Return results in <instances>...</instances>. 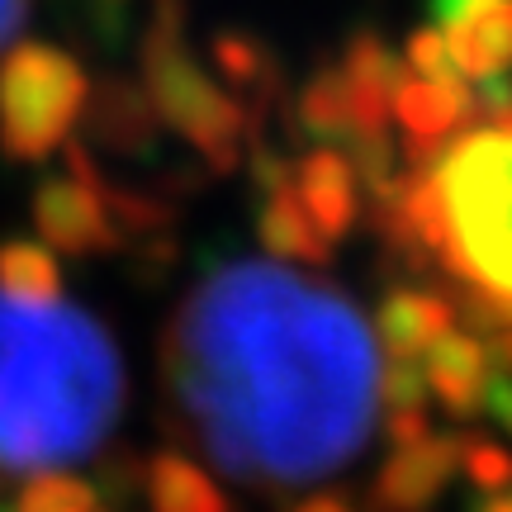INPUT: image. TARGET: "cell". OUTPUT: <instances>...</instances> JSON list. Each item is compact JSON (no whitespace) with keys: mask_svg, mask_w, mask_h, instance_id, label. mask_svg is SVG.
<instances>
[{"mask_svg":"<svg viewBox=\"0 0 512 512\" xmlns=\"http://www.w3.org/2000/svg\"><path fill=\"white\" fill-rule=\"evenodd\" d=\"M252 171H256V190H261V204H256V238H261L266 256H271V261H285V266H328L332 242L313 228L309 214L294 200L290 162L256 143Z\"/></svg>","mask_w":512,"mask_h":512,"instance_id":"8","label":"cell"},{"mask_svg":"<svg viewBox=\"0 0 512 512\" xmlns=\"http://www.w3.org/2000/svg\"><path fill=\"white\" fill-rule=\"evenodd\" d=\"M91 76L67 48L19 38L0 57V152L10 162H48L72 143Z\"/></svg>","mask_w":512,"mask_h":512,"instance_id":"5","label":"cell"},{"mask_svg":"<svg viewBox=\"0 0 512 512\" xmlns=\"http://www.w3.org/2000/svg\"><path fill=\"white\" fill-rule=\"evenodd\" d=\"M294 512H356V508H351L342 494H313V498H304Z\"/></svg>","mask_w":512,"mask_h":512,"instance_id":"24","label":"cell"},{"mask_svg":"<svg viewBox=\"0 0 512 512\" xmlns=\"http://www.w3.org/2000/svg\"><path fill=\"white\" fill-rule=\"evenodd\" d=\"M138 81L152 110L214 176L238 171L256 147V119L185 43L181 0L147 5V34L138 43Z\"/></svg>","mask_w":512,"mask_h":512,"instance_id":"4","label":"cell"},{"mask_svg":"<svg viewBox=\"0 0 512 512\" xmlns=\"http://www.w3.org/2000/svg\"><path fill=\"white\" fill-rule=\"evenodd\" d=\"M124 361L105 323L62 299L0 294V470H62L110 437Z\"/></svg>","mask_w":512,"mask_h":512,"instance_id":"2","label":"cell"},{"mask_svg":"<svg viewBox=\"0 0 512 512\" xmlns=\"http://www.w3.org/2000/svg\"><path fill=\"white\" fill-rule=\"evenodd\" d=\"M147 508L152 512H228L219 484L190 456L166 451L147 465Z\"/></svg>","mask_w":512,"mask_h":512,"instance_id":"16","label":"cell"},{"mask_svg":"<svg viewBox=\"0 0 512 512\" xmlns=\"http://www.w3.org/2000/svg\"><path fill=\"white\" fill-rule=\"evenodd\" d=\"M29 19V0H0V48H10Z\"/></svg>","mask_w":512,"mask_h":512,"instance_id":"23","label":"cell"},{"mask_svg":"<svg viewBox=\"0 0 512 512\" xmlns=\"http://www.w3.org/2000/svg\"><path fill=\"white\" fill-rule=\"evenodd\" d=\"M470 512H512V484L508 489H494V494H479Z\"/></svg>","mask_w":512,"mask_h":512,"instance_id":"25","label":"cell"},{"mask_svg":"<svg viewBox=\"0 0 512 512\" xmlns=\"http://www.w3.org/2000/svg\"><path fill=\"white\" fill-rule=\"evenodd\" d=\"M375 219L408 261H432L456 280V318H512V114L465 124L427 162L408 166Z\"/></svg>","mask_w":512,"mask_h":512,"instance_id":"3","label":"cell"},{"mask_svg":"<svg viewBox=\"0 0 512 512\" xmlns=\"http://www.w3.org/2000/svg\"><path fill=\"white\" fill-rule=\"evenodd\" d=\"M166 389L223 475L261 489L328 479L380 427L384 351L356 299L285 261H223L166 328Z\"/></svg>","mask_w":512,"mask_h":512,"instance_id":"1","label":"cell"},{"mask_svg":"<svg viewBox=\"0 0 512 512\" xmlns=\"http://www.w3.org/2000/svg\"><path fill=\"white\" fill-rule=\"evenodd\" d=\"M432 29L446 38L465 86L512 72V0H432Z\"/></svg>","mask_w":512,"mask_h":512,"instance_id":"7","label":"cell"},{"mask_svg":"<svg viewBox=\"0 0 512 512\" xmlns=\"http://www.w3.org/2000/svg\"><path fill=\"white\" fill-rule=\"evenodd\" d=\"M81 5H86V24L95 29V38L100 43H119L133 10H143L147 0H81Z\"/></svg>","mask_w":512,"mask_h":512,"instance_id":"21","label":"cell"},{"mask_svg":"<svg viewBox=\"0 0 512 512\" xmlns=\"http://www.w3.org/2000/svg\"><path fill=\"white\" fill-rule=\"evenodd\" d=\"M460 475V437L427 432V437L394 446V456L380 465L370 508L380 512H427L446 494V484Z\"/></svg>","mask_w":512,"mask_h":512,"instance_id":"11","label":"cell"},{"mask_svg":"<svg viewBox=\"0 0 512 512\" xmlns=\"http://www.w3.org/2000/svg\"><path fill=\"white\" fill-rule=\"evenodd\" d=\"M15 512H100V498L86 479H72L62 470H43V475L19 494Z\"/></svg>","mask_w":512,"mask_h":512,"instance_id":"18","label":"cell"},{"mask_svg":"<svg viewBox=\"0 0 512 512\" xmlns=\"http://www.w3.org/2000/svg\"><path fill=\"white\" fill-rule=\"evenodd\" d=\"M479 95L465 81H422V76L403 72L389 100V124H399L403 133V157L408 166L427 162L441 143H451L460 128L475 119Z\"/></svg>","mask_w":512,"mask_h":512,"instance_id":"9","label":"cell"},{"mask_svg":"<svg viewBox=\"0 0 512 512\" xmlns=\"http://www.w3.org/2000/svg\"><path fill=\"white\" fill-rule=\"evenodd\" d=\"M290 190L309 223L337 247L361 223V181L356 166L337 143H313L304 157L290 162Z\"/></svg>","mask_w":512,"mask_h":512,"instance_id":"10","label":"cell"},{"mask_svg":"<svg viewBox=\"0 0 512 512\" xmlns=\"http://www.w3.org/2000/svg\"><path fill=\"white\" fill-rule=\"evenodd\" d=\"M34 228L43 247L67 256L114 252L119 233L110 219V176L86 143L62 147V171L34 185Z\"/></svg>","mask_w":512,"mask_h":512,"instance_id":"6","label":"cell"},{"mask_svg":"<svg viewBox=\"0 0 512 512\" xmlns=\"http://www.w3.org/2000/svg\"><path fill=\"white\" fill-rule=\"evenodd\" d=\"M446 328H456V304L446 294L418 290V285L389 290L375 313V342L394 361H418Z\"/></svg>","mask_w":512,"mask_h":512,"instance_id":"14","label":"cell"},{"mask_svg":"<svg viewBox=\"0 0 512 512\" xmlns=\"http://www.w3.org/2000/svg\"><path fill=\"white\" fill-rule=\"evenodd\" d=\"M81 124L91 133L95 147H105L110 157H147L162 143V119L147 100L143 81L124 72L100 76L91 91H86V110Z\"/></svg>","mask_w":512,"mask_h":512,"instance_id":"12","label":"cell"},{"mask_svg":"<svg viewBox=\"0 0 512 512\" xmlns=\"http://www.w3.org/2000/svg\"><path fill=\"white\" fill-rule=\"evenodd\" d=\"M214 76L252 110V119L261 105H271L280 95V67H275L271 48L252 34H228L223 29L214 38Z\"/></svg>","mask_w":512,"mask_h":512,"instance_id":"15","label":"cell"},{"mask_svg":"<svg viewBox=\"0 0 512 512\" xmlns=\"http://www.w3.org/2000/svg\"><path fill=\"white\" fill-rule=\"evenodd\" d=\"M460 475L475 484L479 494H494L512 484V451L489 437H460Z\"/></svg>","mask_w":512,"mask_h":512,"instance_id":"19","label":"cell"},{"mask_svg":"<svg viewBox=\"0 0 512 512\" xmlns=\"http://www.w3.org/2000/svg\"><path fill=\"white\" fill-rule=\"evenodd\" d=\"M0 294H15V299H57L62 294L57 256L43 242H29V238L0 242Z\"/></svg>","mask_w":512,"mask_h":512,"instance_id":"17","label":"cell"},{"mask_svg":"<svg viewBox=\"0 0 512 512\" xmlns=\"http://www.w3.org/2000/svg\"><path fill=\"white\" fill-rule=\"evenodd\" d=\"M484 413H494V418L512 432V380H508V375H494V380H489V394H484Z\"/></svg>","mask_w":512,"mask_h":512,"instance_id":"22","label":"cell"},{"mask_svg":"<svg viewBox=\"0 0 512 512\" xmlns=\"http://www.w3.org/2000/svg\"><path fill=\"white\" fill-rule=\"evenodd\" d=\"M403 72L422 76V81H451V86L460 81L451 48H446V38L437 29H413L408 34V43H403Z\"/></svg>","mask_w":512,"mask_h":512,"instance_id":"20","label":"cell"},{"mask_svg":"<svg viewBox=\"0 0 512 512\" xmlns=\"http://www.w3.org/2000/svg\"><path fill=\"white\" fill-rule=\"evenodd\" d=\"M418 370H422V384L427 394L456 413V418H475L484 413V394H489V380H494V366L484 356V342H479L470 328H446L432 342V347L418 356Z\"/></svg>","mask_w":512,"mask_h":512,"instance_id":"13","label":"cell"}]
</instances>
